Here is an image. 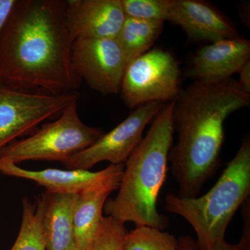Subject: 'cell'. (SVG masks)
<instances>
[{
	"label": "cell",
	"mask_w": 250,
	"mask_h": 250,
	"mask_svg": "<svg viewBox=\"0 0 250 250\" xmlns=\"http://www.w3.org/2000/svg\"><path fill=\"white\" fill-rule=\"evenodd\" d=\"M64 0H15L0 29V83L29 92H77Z\"/></svg>",
	"instance_id": "1"
},
{
	"label": "cell",
	"mask_w": 250,
	"mask_h": 250,
	"mask_svg": "<svg viewBox=\"0 0 250 250\" xmlns=\"http://www.w3.org/2000/svg\"><path fill=\"white\" fill-rule=\"evenodd\" d=\"M250 104V94L231 78L215 83L194 82L180 92L172 111L177 142L168 155L179 197H197L220 164L224 123Z\"/></svg>",
	"instance_id": "2"
},
{
	"label": "cell",
	"mask_w": 250,
	"mask_h": 250,
	"mask_svg": "<svg viewBox=\"0 0 250 250\" xmlns=\"http://www.w3.org/2000/svg\"><path fill=\"white\" fill-rule=\"evenodd\" d=\"M174 104L170 102L163 106L147 134L125 162L118 195L106 200L104 207L107 216L124 224L132 222L136 226L160 230L167 226V219L159 213L156 204L173 143Z\"/></svg>",
	"instance_id": "3"
},
{
	"label": "cell",
	"mask_w": 250,
	"mask_h": 250,
	"mask_svg": "<svg viewBox=\"0 0 250 250\" xmlns=\"http://www.w3.org/2000/svg\"><path fill=\"white\" fill-rule=\"evenodd\" d=\"M250 195V141L246 137L209 191L192 198L167 194L166 208L190 224L196 233L198 250H207L225 241L230 222Z\"/></svg>",
	"instance_id": "4"
},
{
	"label": "cell",
	"mask_w": 250,
	"mask_h": 250,
	"mask_svg": "<svg viewBox=\"0 0 250 250\" xmlns=\"http://www.w3.org/2000/svg\"><path fill=\"white\" fill-rule=\"evenodd\" d=\"M74 100L55 121L42 125L34 134L16 140L0 151V161L18 164L27 161H62L100 139L105 131L81 120Z\"/></svg>",
	"instance_id": "5"
},
{
	"label": "cell",
	"mask_w": 250,
	"mask_h": 250,
	"mask_svg": "<svg viewBox=\"0 0 250 250\" xmlns=\"http://www.w3.org/2000/svg\"><path fill=\"white\" fill-rule=\"evenodd\" d=\"M180 81L181 70L173 54L163 49H149L126 65L120 93L130 108L170 103L180 93Z\"/></svg>",
	"instance_id": "6"
},
{
	"label": "cell",
	"mask_w": 250,
	"mask_h": 250,
	"mask_svg": "<svg viewBox=\"0 0 250 250\" xmlns=\"http://www.w3.org/2000/svg\"><path fill=\"white\" fill-rule=\"evenodd\" d=\"M80 97L78 91L50 95L0 83V151L16 140L34 134L42 122L58 118Z\"/></svg>",
	"instance_id": "7"
},
{
	"label": "cell",
	"mask_w": 250,
	"mask_h": 250,
	"mask_svg": "<svg viewBox=\"0 0 250 250\" xmlns=\"http://www.w3.org/2000/svg\"><path fill=\"white\" fill-rule=\"evenodd\" d=\"M164 106L152 103L135 108L114 129L104 134L86 149L62 161L67 170H89L103 161L113 165L124 164L143 139L146 126Z\"/></svg>",
	"instance_id": "8"
},
{
	"label": "cell",
	"mask_w": 250,
	"mask_h": 250,
	"mask_svg": "<svg viewBox=\"0 0 250 250\" xmlns=\"http://www.w3.org/2000/svg\"><path fill=\"white\" fill-rule=\"evenodd\" d=\"M72 63L77 76L103 95L120 93L126 62L115 39H78L72 46Z\"/></svg>",
	"instance_id": "9"
},
{
	"label": "cell",
	"mask_w": 250,
	"mask_h": 250,
	"mask_svg": "<svg viewBox=\"0 0 250 250\" xmlns=\"http://www.w3.org/2000/svg\"><path fill=\"white\" fill-rule=\"evenodd\" d=\"M167 21L182 28L191 42L209 44L241 37L226 16L202 0H172Z\"/></svg>",
	"instance_id": "10"
},
{
	"label": "cell",
	"mask_w": 250,
	"mask_h": 250,
	"mask_svg": "<svg viewBox=\"0 0 250 250\" xmlns=\"http://www.w3.org/2000/svg\"><path fill=\"white\" fill-rule=\"evenodd\" d=\"M67 28L78 39H115L126 16L121 0H68L65 5Z\"/></svg>",
	"instance_id": "11"
},
{
	"label": "cell",
	"mask_w": 250,
	"mask_h": 250,
	"mask_svg": "<svg viewBox=\"0 0 250 250\" xmlns=\"http://www.w3.org/2000/svg\"><path fill=\"white\" fill-rule=\"evenodd\" d=\"M124 164H110L98 172L83 170L47 168L29 170L16 164L0 161V172L4 175L33 181L54 193L80 194L102 184L121 181Z\"/></svg>",
	"instance_id": "12"
},
{
	"label": "cell",
	"mask_w": 250,
	"mask_h": 250,
	"mask_svg": "<svg viewBox=\"0 0 250 250\" xmlns=\"http://www.w3.org/2000/svg\"><path fill=\"white\" fill-rule=\"evenodd\" d=\"M250 60V41L241 37L217 41L198 49L187 76L203 83L222 82L238 73Z\"/></svg>",
	"instance_id": "13"
},
{
	"label": "cell",
	"mask_w": 250,
	"mask_h": 250,
	"mask_svg": "<svg viewBox=\"0 0 250 250\" xmlns=\"http://www.w3.org/2000/svg\"><path fill=\"white\" fill-rule=\"evenodd\" d=\"M77 194L45 191L42 229L46 250H78L72 225V210Z\"/></svg>",
	"instance_id": "14"
},
{
	"label": "cell",
	"mask_w": 250,
	"mask_h": 250,
	"mask_svg": "<svg viewBox=\"0 0 250 250\" xmlns=\"http://www.w3.org/2000/svg\"><path fill=\"white\" fill-rule=\"evenodd\" d=\"M121 181L102 184L77 194L72 225L78 250H85L95 238L103 218L104 207L111 192L119 188Z\"/></svg>",
	"instance_id": "15"
},
{
	"label": "cell",
	"mask_w": 250,
	"mask_h": 250,
	"mask_svg": "<svg viewBox=\"0 0 250 250\" xmlns=\"http://www.w3.org/2000/svg\"><path fill=\"white\" fill-rule=\"evenodd\" d=\"M164 27L163 22L126 17L116 39L124 54L126 65L150 49Z\"/></svg>",
	"instance_id": "16"
},
{
	"label": "cell",
	"mask_w": 250,
	"mask_h": 250,
	"mask_svg": "<svg viewBox=\"0 0 250 250\" xmlns=\"http://www.w3.org/2000/svg\"><path fill=\"white\" fill-rule=\"evenodd\" d=\"M43 202L41 195L33 203L22 199V218L21 229L11 250H46L42 229Z\"/></svg>",
	"instance_id": "17"
},
{
	"label": "cell",
	"mask_w": 250,
	"mask_h": 250,
	"mask_svg": "<svg viewBox=\"0 0 250 250\" xmlns=\"http://www.w3.org/2000/svg\"><path fill=\"white\" fill-rule=\"evenodd\" d=\"M122 250H179V241L167 232L149 226L128 231Z\"/></svg>",
	"instance_id": "18"
},
{
	"label": "cell",
	"mask_w": 250,
	"mask_h": 250,
	"mask_svg": "<svg viewBox=\"0 0 250 250\" xmlns=\"http://www.w3.org/2000/svg\"><path fill=\"white\" fill-rule=\"evenodd\" d=\"M127 18L154 22L168 21L172 0H121Z\"/></svg>",
	"instance_id": "19"
},
{
	"label": "cell",
	"mask_w": 250,
	"mask_h": 250,
	"mask_svg": "<svg viewBox=\"0 0 250 250\" xmlns=\"http://www.w3.org/2000/svg\"><path fill=\"white\" fill-rule=\"evenodd\" d=\"M127 233L124 223L111 216L103 217L98 232L85 250H122Z\"/></svg>",
	"instance_id": "20"
},
{
	"label": "cell",
	"mask_w": 250,
	"mask_h": 250,
	"mask_svg": "<svg viewBox=\"0 0 250 250\" xmlns=\"http://www.w3.org/2000/svg\"><path fill=\"white\" fill-rule=\"evenodd\" d=\"M207 250H250V231L243 230V236L238 244H229L225 240L215 243Z\"/></svg>",
	"instance_id": "21"
},
{
	"label": "cell",
	"mask_w": 250,
	"mask_h": 250,
	"mask_svg": "<svg viewBox=\"0 0 250 250\" xmlns=\"http://www.w3.org/2000/svg\"><path fill=\"white\" fill-rule=\"evenodd\" d=\"M238 73H239L238 82L240 86L246 93L250 94V60L241 67Z\"/></svg>",
	"instance_id": "22"
},
{
	"label": "cell",
	"mask_w": 250,
	"mask_h": 250,
	"mask_svg": "<svg viewBox=\"0 0 250 250\" xmlns=\"http://www.w3.org/2000/svg\"><path fill=\"white\" fill-rule=\"evenodd\" d=\"M15 0H0V29L6 21Z\"/></svg>",
	"instance_id": "23"
},
{
	"label": "cell",
	"mask_w": 250,
	"mask_h": 250,
	"mask_svg": "<svg viewBox=\"0 0 250 250\" xmlns=\"http://www.w3.org/2000/svg\"><path fill=\"white\" fill-rule=\"evenodd\" d=\"M179 250H198L196 241L189 236H184L179 238Z\"/></svg>",
	"instance_id": "24"
}]
</instances>
